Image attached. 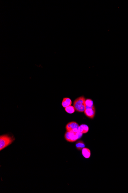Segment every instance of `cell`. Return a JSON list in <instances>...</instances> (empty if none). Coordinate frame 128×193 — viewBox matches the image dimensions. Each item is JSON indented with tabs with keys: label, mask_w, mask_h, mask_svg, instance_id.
<instances>
[{
	"label": "cell",
	"mask_w": 128,
	"mask_h": 193,
	"mask_svg": "<svg viewBox=\"0 0 128 193\" xmlns=\"http://www.w3.org/2000/svg\"><path fill=\"white\" fill-rule=\"evenodd\" d=\"M72 104V101L69 98H63V102H62V105L63 107L65 108L68 106H71Z\"/></svg>",
	"instance_id": "obj_8"
},
{
	"label": "cell",
	"mask_w": 128,
	"mask_h": 193,
	"mask_svg": "<svg viewBox=\"0 0 128 193\" xmlns=\"http://www.w3.org/2000/svg\"><path fill=\"white\" fill-rule=\"evenodd\" d=\"M82 154L84 158H89L91 155L90 150L86 148H84L82 150Z\"/></svg>",
	"instance_id": "obj_7"
},
{
	"label": "cell",
	"mask_w": 128,
	"mask_h": 193,
	"mask_svg": "<svg viewBox=\"0 0 128 193\" xmlns=\"http://www.w3.org/2000/svg\"><path fill=\"white\" fill-rule=\"evenodd\" d=\"M89 128L88 125L85 124H82L79 126V131L81 134H86L89 131Z\"/></svg>",
	"instance_id": "obj_6"
},
{
	"label": "cell",
	"mask_w": 128,
	"mask_h": 193,
	"mask_svg": "<svg viewBox=\"0 0 128 193\" xmlns=\"http://www.w3.org/2000/svg\"><path fill=\"white\" fill-rule=\"evenodd\" d=\"M15 138L8 135H4L0 136V150H3L13 143Z\"/></svg>",
	"instance_id": "obj_2"
},
{
	"label": "cell",
	"mask_w": 128,
	"mask_h": 193,
	"mask_svg": "<svg viewBox=\"0 0 128 193\" xmlns=\"http://www.w3.org/2000/svg\"><path fill=\"white\" fill-rule=\"evenodd\" d=\"M86 99L83 96H81L75 100L73 103V106L75 110L78 112H84L85 111L86 105Z\"/></svg>",
	"instance_id": "obj_1"
},
{
	"label": "cell",
	"mask_w": 128,
	"mask_h": 193,
	"mask_svg": "<svg viewBox=\"0 0 128 193\" xmlns=\"http://www.w3.org/2000/svg\"><path fill=\"white\" fill-rule=\"evenodd\" d=\"M76 148L78 150H82L85 147V145L83 141H79L76 143Z\"/></svg>",
	"instance_id": "obj_9"
},
{
	"label": "cell",
	"mask_w": 128,
	"mask_h": 193,
	"mask_svg": "<svg viewBox=\"0 0 128 193\" xmlns=\"http://www.w3.org/2000/svg\"><path fill=\"white\" fill-rule=\"evenodd\" d=\"M86 105L87 107H92V106H94L93 101L92 99H89L86 100Z\"/></svg>",
	"instance_id": "obj_11"
},
{
	"label": "cell",
	"mask_w": 128,
	"mask_h": 193,
	"mask_svg": "<svg viewBox=\"0 0 128 193\" xmlns=\"http://www.w3.org/2000/svg\"><path fill=\"white\" fill-rule=\"evenodd\" d=\"M79 126L76 122H72L67 124L66 126L67 131H73L75 133H78Z\"/></svg>",
	"instance_id": "obj_4"
},
{
	"label": "cell",
	"mask_w": 128,
	"mask_h": 193,
	"mask_svg": "<svg viewBox=\"0 0 128 193\" xmlns=\"http://www.w3.org/2000/svg\"><path fill=\"white\" fill-rule=\"evenodd\" d=\"M84 114L88 118L90 119H93L95 117L96 114V110L94 105L92 107H87L86 108Z\"/></svg>",
	"instance_id": "obj_5"
},
{
	"label": "cell",
	"mask_w": 128,
	"mask_h": 193,
	"mask_svg": "<svg viewBox=\"0 0 128 193\" xmlns=\"http://www.w3.org/2000/svg\"><path fill=\"white\" fill-rule=\"evenodd\" d=\"M65 110L68 114H72L75 112V109L73 106L71 105L65 108Z\"/></svg>",
	"instance_id": "obj_10"
},
{
	"label": "cell",
	"mask_w": 128,
	"mask_h": 193,
	"mask_svg": "<svg viewBox=\"0 0 128 193\" xmlns=\"http://www.w3.org/2000/svg\"><path fill=\"white\" fill-rule=\"evenodd\" d=\"M83 134L80 132L75 133L73 131H67L64 135L66 140L70 142H76L81 138Z\"/></svg>",
	"instance_id": "obj_3"
}]
</instances>
